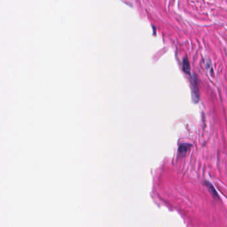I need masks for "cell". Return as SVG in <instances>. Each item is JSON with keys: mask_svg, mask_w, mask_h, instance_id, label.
I'll return each instance as SVG.
<instances>
[{"mask_svg": "<svg viewBox=\"0 0 227 227\" xmlns=\"http://www.w3.org/2000/svg\"><path fill=\"white\" fill-rule=\"evenodd\" d=\"M183 70L184 71H185L187 73H190V67L189 63H188L187 60H184L183 61Z\"/></svg>", "mask_w": 227, "mask_h": 227, "instance_id": "6da1fadb", "label": "cell"}, {"mask_svg": "<svg viewBox=\"0 0 227 227\" xmlns=\"http://www.w3.org/2000/svg\"><path fill=\"white\" fill-rule=\"evenodd\" d=\"M189 147H190L189 144H182V145H181V147H180V152H181V153H183V152H187V151H189Z\"/></svg>", "mask_w": 227, "mask_h": 227, "instance_id": "7a4b0ae2", "label": "cell"}]
</instances>
